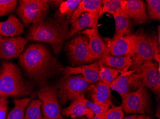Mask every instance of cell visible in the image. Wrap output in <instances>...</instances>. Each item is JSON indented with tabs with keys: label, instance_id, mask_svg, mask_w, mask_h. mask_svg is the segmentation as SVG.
<instances>
[{
	"label": "cell",
	"instance_id": "31",
	"mask_svg": "<svg viewBox=\"0 0 160 119\" xmlns=\"http://www.w3.org/2000/svg\"><path fill=\"white\" fill-rule=\"evenodd\" d=\"M17 4L16 0H0V17L13 12Z\"/></svg>",
	"mask_w": 160,
	"mask_h": 119
},
{
	"label": "cell",
	"instance_id": "13",
	"mask_svg": "<svg viewBox=\"0 0 160 119\" xmlns=\"http://www.w3.org/2000/svg\"><path fill=\"white\" fill-rule=\"evenodd\" d=\"M28 43L22 37H6L0 35V60H10L19 57Z\"/></svg>",
	"mask_w": 160,
	"mask_h": 119
},
{
	"label": "cell",
	"instance_id": "14",
	"mask_svg": "<svg viewBox=\"0 0 160 119\" xmlns=\"http://www.w3.org/2000/svg\"><path fill=\"white\" fill-rule=\"evenodd\" d=\"M82 34L86 35L89 39V49L91 55L94 61L98 60L107 50L104 40L99 34L98 26L92 29H86Z\"/></svg>",
	"mask_w": 160,
	"mask_h": 119
},
{
	"label": "cell",
	"instance_id": "33",
	"mask_svg": "<svg viewBox=\"0 0 160 119\" xmlns=\"http://www.w3.org/2000/svg\"><path fill=\"white\" fill-rule=\"evenodd\" d=\"M8 101L6 97H0V119H5Z\"/></svg>",
	"mask_w": 160,
	"mask_h": 119
},
{
	"label": "cell",
	"instance_id": "25",
	"mask_svg": "<svg viewBox=\"0 0 160 119\" xmlns=\"http://www.w3.org/2000/svg\"><path fill=\"white\" fill-rule=\"evenodd\" d=\"M81 0H68L63 1L55 14L56 17L63 18L70 21L71 17L77 9Z\"/></svg>",
	"mask_w": 160,
	"mask_h": 119
},
{
	"label": "cell",
	"instance_id": "27",
	"mask_svg": "<svg viewBox=\"0 0 160 119\" xmlns=\"http://www.w3.org/2000/svg\"><path fill=\"white\" fill-rule=\"evenodd\" d=\"M98 63L100 80L110 87L112 81L117 77L119 72L116 69L106 67L99 62Z\"/></svg>",
	"mask_w": 160,
	"mask_h": 119
},
{
	"label": "cell",
	"instance_id": "16",
	"mask_svg": "<svg viewBox=\"0 0 160 119\" xmlns=\"http://www.w3.org/2000/svg\"><path fill=\"white\" fill-rule=\"evenodd\" d=\"M94 103L109 108L112 104L110 87L99 80L96 85H91L89 89Z\"/></svg>",
	"mask_w": 160,
	"mask_h": 119
},
{
	"label": "cell",
	"instance_id": "28",
	"mask_svg": "<svg viewBox=\"0 0 160 119\" xmlns=\"http://www.w3.org/2000/svg\"><path fill=\"white\" fill-rule=\"evenodd\" d=\"M41 104L40 100H33L26 110L24 119H44L41 115Z\"/></svg>",
	"mask_w": 160,
	"mask_h": 119
},
{
	"label": "cell",
	"instance_id": "9",
	"mask_svg": "<svg viewBox=\"0 0 160 119\" xmlns=\"http://www.w3.org/2000/svg\"><path fill=\"white\" fill-rule=\"evenodd\" d=\"M38 95L42 103V112L44 119H63L58 102L55 88L49 85L43 86Z\"/></svg>",
	"mask_w": 160,
	"mask_h": 119
},
{
	"label": "cell",
	"instance_id": "1",
	"mask_svg": "<svg viewBox=\"0 0 160 119\" xmlns=\"http://www.w3.org/2000/svg\"><path fill=\"white\" fill-rule=\"evenodd\" d=\"M19 61L29 77L40 84L62 70L57 59L42 44L29 45L19 56Z\"/></svg>",
	"mask_w": 160,
	"mask_h": 119
},
{
	"label": "cell",
	"instance_id": "11",
	"mask_svg": "<svg viewBox=\"0 0 160 119\" xmlns=\"http://www.w3.org/2000/svg\"><path fill=\"white\" fill-rule=\"evenodd\" d=\"M107 51L114 56H127L134 54L137 41V33L118 38H106Z\"/></svg>",
	"mask_w": 160,
	"mask_h": 119
},
{
	"label": "cell",
	"instance_id": "20",
	"mask_svg": "<svg viewBox=\"0 0 160 119\" xmlns=\"http://www.w3.org/2000/svg\"><path fill=\"white\" fill-rule=\"evenodd\" d=\"M24 32V26L17 17L12 15L6 21H0V35L6 37L19 36Z\"/></svg>",
	"mask_w": 160,
	"mask_h": 119
},
{
	"label": "cell",
	"instance_id": "23",
	"mask_svg": "<svg viewBox=\"0 0 160 119\" xmlns=\"http://www.w3.org/2000/svg\"><path fill=\"white\" fill-rule=\"evenodd\" d=\"M116 24V30L113 38H118L132 34L131 19L126 13L113 16Z\"/></svg>",
	"mask_w": 160,
	"mask_h": 119
},
{
	"label": "cell",
	"instance_id": "24",
	"mask_svg": "<svg viewBox=\"0 0 160 119\" xmlns=\"http://www.w3.org/2000/svg\"><path fill=\"white\" fill-rule=\"evenodd\" d=\"M102 13H109L113 16L116 14L126 13L125 12L126 0H103L101 1Z\"/></svg>",
	"mask_w": 160,
	"mask_h": 119
},
{
	"label": "cell",
	"instance_id": "35",
	"mask_svg": "<svg viewBox=\"0 0 160 119\" xmlns=\"http://www.w3.org/2000/svg\"><path fill=\"white\" fill-rule=\"evenodd\" d=\"M48 2L49 4H50L52 6L57 7L60 6L63 1H48Z\"/></svg>",
	"mask_w": 160,
	"mask_h": 119
},
{
	"label": "cell",
	"instance_id": "5",
	"mask_svg": "<svg viewBox=\"0 0 160 119\" xmlns=\"http://www.w3.org/2000/svg\"><path fill=\"white\" fill-rule=\"evenodd\" d=\"M49 8L46 0H21L17 12L24 24L33 25L45 19Z\"/></svg>",
	"mask_w": 160,
	"mask_h": 119
},
{
	"label": "cell",
	"instance_id": "17",
	"mask_svg": "<svg viewBox=\"0 0 160 119\" xmlns=\"http://www.w3.org/2000/svg\"><path fill=\"white\" fill-rule=\"evenodd\" d=\"M98 62L106 67L116 69L121 73L128 71L132 64V58L127 56H113L107 50Z\"/></svg>",
	"mask_w": 160,
	"mask_h": 119
},
{
	"label": "cell",
	"instance_id": "30",
	"mask_svg": "<svg viewBox=\"0 0 160 119\" xmlns=\"http://www.w3.org/2000/svg\"><path fill=\"white\" fill-rule=\"evenodd\" d=\"M148 14L151 19L156 21L160 19V0H147Z\"/></svg>",
	"mask_w": 160,
	"mask_h": 119
},
{
	"label": "cell",
	"instance_id": "3",
	"mask_svg": "<svg viewBox=\"0 0 160 119\" xmlns=\"http://www.w3.org/2000/svg\"><path fill=\"white\" fill-rule=\"evenodd\" d=\"M32 91L18 65L10 62H2L0 66V97L26 95Z\"/></svg>",
	"mask_w": 160,
	"mask_h": 119
},
{
	"label": "cell",
	"instance_id": "6",
	"mask_svg": "<svg viewBox=\"0 0 160 119\" xmlns=\"http://www.w3.org/2000/svg\"><path fill=\"white\" fill-rule=\"evenodd\" d=\"M137 41L134 54L132 57V70L145 62L152 61L155 52L160 50L157 42V37L145 34L143 30L137 33Z\"/></svg>",
	"mask_w": 160,
	"mask_h": 119
},
{
	"label": "cell",
	"instance_id": "34",
	"mask_svg": "<svg viewBox=\"0 0 160 119\" xmlns=\"http://www.w3.org/2000/svg\"><path fill=\"white\" fill-rule=\"evenodd\" d=\"M123 119H153L152 117L146 115H133L128 116Z\"/></svg>",
	"mask_w": 160,
	"mask_h": 119
},
{
	"label": "cell",
	"instance_id": "21",
	"mask_svg": "<svg viewBox=\"0 0 160 119\" xmlns=\"http://www.w3.org/2000/svg\"><path fill=\"white\" fill-rule=\"evenodd\" d=\"M101 1L100 0H82L71 17L70 22L72 23L78 19L85 12L102 14Z\"/></svg>",
	"mask_w": 160,
	"mask_h": 119
},
{
	"label": "cell",
	"instance_id": "2",
	"mask_svg": "<svg viewBox=\"0 0 160 119\" xmlns=\"http://www.w3.org/2000/svg\"><path fill=\"white\" fill-rule=\"evenodd\" d=\"M70 21L63 18H50L33 24L27 35L28 40L44 42L50 44L58 54L67 39Z\"/></svg>",
	"mask_w": 160,
	"mask_h": 119
},
{
	"label": "cell",
	"instance_id": "29",
	"mask_svg": "<svg viewBox=\"0 0 160 119\" xmlns=\"http://www.w3.org/2000/svg\"><path fill=\"white\" fill-rule=\"evenodd\" d=\"M75 100H77L78 102H80V103H82L87 108L90 109L96 116H104L106 111L109 109V108H107V107L101 106V105H98V104L90 102L89 101L87 100L84 97L83 95L79 96L78 98Z\"/></svg>",
	"mask_w": 160,
	"mask_h": 119
},
{
	"label": "cell",
	"instance_id": "8",
	"mask_svg": "<svg viewBox=\"0 0 160 119\" xmlns=\"http://www.w3.org/2000/svg\"><path fill=\"white\" fill-rule=\"evenodd\" d=\"M149 97L145 87L128 94L122 99L121 107L126 113L149 112Z\"/></svg>",
	"mask_w": 160,
	"mask_h": 119
},
{
	"label": "cell",
	"instance_id": "37",
	"mask_svg": "<svg viewBox=\"0 0 160 119\" xmlns=\"http://www.w3.org/2000/svg\"><path fill=\"white\" fill-rule=\"evenodd\" d=\"M90 119H104V116H98L95 115L94 117H92V118Z\"/></svg>",
	"mask_w": 160,
	"mask_h": 119
},
{
	"label": "cell",
	"instance_id": "36",
	"mask_svg": "<svg viewBox=\"0 0 160 119\" xmlns=\"http://www.w3.org/2000/svg\"><path fill=\"white\" fill-rule=\"evenodd\" d=\"M158 38H157V42H158V45L159 47H160V26H158Z\"/></svg>",
	"mask_w": 160,
	"mask_h": 119
},
{
	"label": "cell",
	"instance_id": "18",
	"mask_svg": "<svg viewBox=\"0 0 160 119\" xmlns=\"http://www.w3.org/2000/svg\"><path fill=\"white\" fill-rule=\"evenodd\" d=\"M101 14L85 12L78 19L71 23V27L67 34V39L86 28L92 29L98 26Z\"/></svg>",
	"mask_w": 160,
	"mask_h": 119
},
{
	"label": "cell",
	"instance_id": "7",
	"mask_svg": "<svg viewBox=\"0 0 160 119\" xmlns=\"http://www.w3.org/2000/svg\"><path fill=\"white\" fill-rule=\"evenodd\" d=\"M69 59L75 65L92 63L94 61L89 49V39L85 34L75 37L66 44Z\"/></svg>",
	"mask_w": 160,
	"mask_h": 119
},
{
	"label": "cell",
	"instance_id": "12",
	"mask_svg": "<svg viewBox=\"0 0 160 119\" xmlns=\"http://www.w3.org/2000/svg\"><path fill=\"white\" fill-rule=\"evenodd\" d=\"M132 70L141 73L144 86L149 88L157 94L160 93V66L157 62L152 61L145 62Z\"/></svg>",
	"mask_w": 160,
	"mask_h": 119
},
{
	"label": "cell",
	"instance_id": "26",
	"mask_svg": "<svg viewBox=\"0 0 160 119\" xmlns=\"http://www.w3.org/2000/svg\"><path fill=\"white\" fill-rule=\"evenodd\" d=\"M29 98L13 100L14 107L9 113L6 119H24L25 109L30 102Z\"/></svg>",
	"mask_w": 160,
	"mask_h": 119
},
{
	"label": "cell",
	"instance_id": "32",
	"mask_svg": "<svg viewBox=\"0 0 160 119\" xmlns=\"http://www.w3.org/2000/svg\"><path fill=\"white\" fill-rule=\"evenodd\" d=\"M124 114L121 106L108 109L104 115V119H123Z\"/></svg>",
	"mask_w": 160,
	"mask_h": 119
},
{
	"label": "cell",
	"instance_id": "4",
	"mask_svg": "<svg viewBox=\"0 0 160 119\" xmlns=\"http://www.w3.org/2000/svg\"><path fill=\"white\" fill-rule=\"evenodd\" d=\"M57 95L61 103L74 100L83 93L89 91L90 84L87 83L82 74L65 76L57 85Z\"/></svg>",
	"mask_w": 160,
	"mask_h": 119
},
{
	"label": "cell",
	"instance_id": "10",
	"mask_svg": "<svg viewBox=\"0 0 160 119\" xmlns=\"http://www.w3.org/2000/svg\"><path fill=\"white\" fill-rule=\"evenodd\" d=\"M143 86L141 73L135 70H130L121 73L116 77L111 83L110 88L117 92L122 99L131 91H136Z\"/></svg>",
	"mask_w": 160,
	"mask_h": 119
},
{
	"label": "cell",
	"instance_id": "19",
	"mask_svg": "<svg viewBox=\"0 0 160 119\" xmlns=\"http://www.w3.org/2000/svg\"><path fill=\"white\" fill-rule=\"evenodd\" d=\"M125 12L130 19L134 21L135 25H141L147 21L145 4L142 1L128 0Z\"/></svg>",
	"mask_w": 160,
	"mask_h": 119
},
{
	"label": "cell",
	"instance_id": "38",
	"mask_svg": "<svg viewBox=\"0 0 160 119\" xmlns=\"http://www.w3.org/2000/svg\"><path fill=\"white\" fill-rule=\"evenodd\" d=\"M85 119V118H81V119Z\"/></svg>",
	"mask_w": 160,
	"mask_h": 119
},
{
	"label": "cell",
	"instance_id": "22",
	"mask_svg": "<svg viewBox=\"0 0 160 119\" xmlns=\"http://www.w3.org/2000/svg\"><path fill=\"white\" fill-rule=\"evenodd\" d=\"M62 113L64 116L71 117L72 119L86 116L88 119H90L95 115L90 109L76 100H73L69 107L64 109Z\"/></svg>",
	"mask_w": 160,
	"mask_h": 119
},
{
	"label": "cell",
	"instance_id": "15",
	"mask_svg": "<svg viewBox=\"0 0 160 119\" xmlns=\"http://www.w3.org/2000/svg\"><path fill=\"white\" fill-rule=\"evenodd\" d=\"M63 72L65 76L82 74L84 79L89 84L97 83L100 80L98 61L79 67H66L63 70Z\"/></svg>",
	"mask_w": 160,
	"mask_h": 119
}]
</instances>
